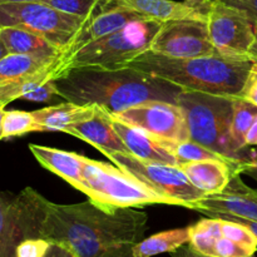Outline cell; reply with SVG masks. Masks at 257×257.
<instances>
[{"mask_svg":"<svg viewBox=\"0 0 257 257\" xmlns=\"http://www.w3.org/2000/svg\"><path fill=\"white\" fill-rule=\"evenodd\" d=\"M190 241L188 246L197 252L206 256H213L216 240L222 235L221 231V218L208 217L202 218L195 225L188 226Z\"/></svg>","mask_w":257,"mask_h":257,"instance_id":"cell-24","label":"cell"},{"mask_svg":"<svg viewBox=\"0 0 257 257\" xmlns=\"http://www.w3.org/2000/svg\"><path fill=\"white\" fill-rule=\"evenodd\" d=\"M246 145L250 146V147L257 146V117L253 120L250 130H248L247 135H246Z\"/></svg>","mask_w":257,"mask_h":257,"instance_id":"cell-38","label":"cell"},{"mask_svg":"<svg viewBox=\"0 0 257 257\" xmlns=\"http://www.w3.org/2000/svg\"><path fill=\"white\" fill-rule=\"evenodd\" d=\"M54 97H59L57 93V87H55V82L53 78L44 80L40 83L37 88L29 92L28 94L24 95L23 99L30 100V102H40V103H47L52 102Z\"/></svg>","mask_w":257,"mask_h":257,"instance_id":"cell-32","label":"cell"},{"mask_svg":"<svg viewBox=\"0 0 257 257\" xmlns=\"http://www.w3.org/2000/svg\"><path fill=\"white\" fill-rule=\"evenodd\" d=\"M64 133L89 143L104 156L110 152L128 153L127 147L113 128L110 113L98 105L93 117L69 125Z\"/></svg>","mask_w":257,"mask_h":257,"instance_id":"cell-16","label":"cell"},{"mask_svg":"<svg viewBox=\"0 0 257 257\" xmlns=\"http://www.w3.org/2000/svg\"><path fill=\"white\" fill-rule=\"evenodd\" d=\"M207 28L217 54L251 58L250 52L256 39L255 27L253 20L242 9L225 2L212 3L207 14Z\"/></svg>","mask_w":257,"mask_h":257,"instance_id":"cell-9","label":"cell"},{"mask_svg":"<svg viewBox=\"0 0 257 257\" xmlns=\"http://www.w3.org/2000/svg\"><path fill=\"white\" fill-rule=\"evenodd\" d=\"M257 117V107L241 97L233 98L232 122H231V137L240 150H247L246 135Z\"/></svg>","mask_w":257,"mask_h":257,"instance_id":"cell-25","label":"cell"},{"mask_svg":"<svg viewBox=\"0 0 257 257\" xmlns=\"http://www.w3.org/2000/svg\"><path fill=\"white\" fill-rule=\"evenodd\" d=\"M233 98L181 90L177 104L185 112L190 140L222 156L235 175H243L247 168L257 166V151L240 150L231 137Z\"/></svg>","mask_w":257,"mask_h":257,"instance_id":"cell-4","label":"cell"},{"mask_svg":"<svg viewBox=\"0 0 257 257\" xmlns=\"http://www.w3.org/2000/svg\"><path fill=\"white\" fill-rule=\"evenodd\" d=\"M78 191L108 208L171 205L172 201L155 192L117 166L82 156V181Z\"/></svg>","mask_w":257,"mask_h":257,"instance_id":"cell-6","label":"cell"},{"mask_svg":"<svg viewBox=\"0 0 257 257\" xmlns=\"http://www.w3.org/2000/svg\"><path fill=\"white\" fill-rule=\"evenodd\" d=\"M112 124L127 147L128 153L138 158H142V160L180 166L177 158L172 152V147L175 143L161 140L141 128L125 124V123L115 119L113 115Z\"/></svg>","mask_w":257,"mask_h":257,"instance_id":"cell-17","label":"cell"},{"mask_svg":"<svg viewBox=\"0 0 257 257\" xmlns=\"http://www.w3.org/2000/svg\"><path fill=\"white\" fill-rule=\"evenodd\" d=\"M22 241L12 200L0 193V257H17V247Z\"/></svg>","mask_w":257,"mask_h":257,"instance_id":"cell-23","label":"cell"},{"mask_svg":"<svg viewBox=\"0 0 257 257\" xmlns=\"http://www.w3.org/2000/svg\"><path fill=\"white\" fill-rule=\"evenodd\" d=\"M105 157L151 190L172 201L173 206L191 210L206 196L190 182L180 166L142 160L124 152H110Z\"/></svg>","mask_w":257,"mask_h":257,"instance_id":"cell-8","label":"cell"},{"mask_svg":"<svg viewBox=\"0 0 257 257\" xmlns=\"http://www.w3.org/2000/svg\"><path fill=\"white\" fill-rule=\"evenodd\" d=\"M185 2L193 3V4H201V3H207V2H203V0H185Z\"/></svg>","mask_w":257,"mask_h":257,"instance_id":"cell-44","label":"cell"},{"mask_svg":"<svg viewBox=\"0 0 257 257\" xmlns=\"http://www.w3.org/2000/svg\"><path fill=\"white\" fill-rule=\"evenodd\" d=\"M45 257H77L69 248H67L65 246L59 245V243H53L50 246L49 251L45 255Z\"/></svg>","mask_w":257,"mask_h":257,"instance_id":"cell-36","label":"cell"},{"mask_svg":"<svg viewBox=\"0 0 257 257\" xmlns=\"http://www.w3.org/2000/svg\"><path fill=\"white\" fill-rule=\"evenodd\" d=\"M89 17L70 14L42 2L0 3V28H18L40 35L62 54Z\"/></svg>","mask_w":257,"mask_h":257,"instance_id":"cell-7","label":"cell"},{"mask_svg":"<svg viewBox=\"0 0 257 257\" xmlns=\"http://www.w3.org/2000/svg\"><path fill=\"white\" fill-rule=\"evenodd\" d=\"M172 152L176 156V158H177L178 165L203 160H221L226 162V160L222 156H220L218 153L211 151L210 148L205 147V146L200 145V143L195 142L192 140L185 141V142L181 143H175L172 147Z\"/></svg>","mask_w":257,"mask_h":257,"instance_id":"cell-27","label":"cell"},{"mask_svg":"<svg viewBox=\"0 0 257 257\" xmlns=\"http://www.w3.org/2000/svg\"><path fill=\"white\" fill-rule=\"evenodd\" d=\"M232 7L242 9L248 14V17L257 22V0H222Z\"/></svg>","mask_w":257,"mask_h":257,"instance_id":"cell-34","label":"cell"},{"mask_svg":"<svg viewBox=\"0 0 257 257\" xmlns=\"http://www.w3.org/2000/svg\"><path fill=\"white\" fill-rule=\"evenodd\" d=\"M220 218L221 231H222V235L225 237L257 251V237L250 228L246 227L242 223L236 222V221L227 220V218L222 217Z\"/></svg>","mask_w":257,"mask_h":257,"instance_id":"cell-29","label":"cell"},{"mask_svg":"<svg viewBox=\"0 0 257 257\" xmlns=\"http://www.w3.org/2000/svg\"><path fill=\"white\" fill-rule=\"evenodd\" d=\"M208 217H222V218H227V220H232L236 221V222H240L242 225H245L246 227L250 228L255 236L257 237V221H252V220H247V218H242V217H235V216H230V215H217V213H211V215H207Z\"/></svg>","mask_w":257,"mask_h":257,"instance_id":"cell-35","label":"cell"},{"mask_svg":"<svg viewBox=\"0 0 257 257\" xmlns=\"http://www.w3.org/2000/svg\"><path fill=\"white\" fill-rule=\"evenodd\" d=\"M190 182L206 196L223 192L235 175L228 163L221 160L193 161L180 165Z\"/></svg>","mask_w":257,"mask_h":257,"instance_id":"cell-18","label":"cell"},{"mask_svg":"<svg viewBox=\"0 0 257 257\" xmlns=\"http://www.w3.org/2000/svg\"><path fill=\"white\" fill-rule=\"evenodd\" d=\"M52 242L44 238H27L17 247V257H45Z\"/></svg>","mask_w":257,"mask_h":257,"instance_id":"cell-31","label":"cell"},{"mask_svg":"<svg viewBox=\"0 0 257 257\" xmlns=\"http://www.w3.org/2000/svg\"><path fill=\"white\" fill-rule=\"evenodd\" d=\"M162 23L152 19H137L120 29L80 48L60 63L53 73V79L69 68L92 67L118 69L142 53L150 50Z\"/></svg>","mask_w":257,"mask_h":257,"instance_id":"cell-5","label":"cell"},{"mask_svg":"<svg viewBox=\"0 0 257 257\" xmlns=\"http://www.w3.org/2000/svg\"><path fill=\"white\" fill-rule=\"evenodd\" d=\"M251 58L215 54L198 58H170L152 50L142 53L124 67L135 68L178 85L182 90L241 97L250 70Z\"/></svg>","mask_w":257,"mask_h":257,"instance_id":"cell-3","label":"cell"},{"mask_svg":"<svg viewBox=\"0 0 257 257\" xmlns=\"http://www.w3.org/2000/svg\"><path fill=\"white\" fill-rule=\"evenodd\" d=\"M171 256L172 257H212V256L202 255V253L197 252V251H195L193 248H191L188 245H185L182 246V247L178 248V250H176L175 252L171 253Z\"/></svg>","mask_w":257,"mask_h":257,"instance_id":"cell-37","label":"cell"},{"mask_svg":"<svg viewBox=\"0 0 257 257\" xmlns=\"http://www.w3.org/2000/svg\"><path fill=\"white\" fill-rule=\"evenodd\" d=\"M97 105H80L72 102L33 110L38 124V132H64L69 125L93 117Z\"/></svg>","mask_w":257,"mask_h":257,"instance_id":"cell-20","label":"cell"},{"mask_svg":"<svg viewBox=\"0 0 257 257\" xmlns=\"http://www.w3.org/2000/svg\"><path fill=\"white\" fill-rule=\"evenodd\" d=\"M45 4H49L63 12L80 17H93L103 12L110 0H44Z\"/></svg>","mask_w":257,"mask_h":257,"instance_id":"cell-28","label":"cell"},{"mask_svg":"<svg viewBox=\"0 0 257 257\" xmlns=\"http://www.w3.org/2000/svg\"><path fill=\"white\" fill-rule=\"evenodd\" d=\"M0 38L9 54L32 55L37 58L62 57V50L40 35L18 28H0Z\"/></svg>","mask_w":257,"mask_h":257,"instance_id":"cell-21","label":"cell"},{"mask_svg":"<svg viewBox=\"0 0 257 257\" xmlns=\"http://www.w3.org/2000/svg\"><path fill=\"white\" fill-rule=\"evenodd\" d=\"M137 19H146V18L137 14L136 12L120 7L109 8V9H105L93 15V17H89L84 27L79 30L77 37L74 38L72 44L63 52L62 57H60V63L72 57L84 45L89 44L99 38L105 37Z\"/></svg>","mask_w":257,"mask_h":257,"instance_id":"cell-15","label":"cell"},{"mask_svg":"<svg viewBox=\"0 0 257 257\" xmlns=\"http://www.w3.org/2000/svg\"><path fill=\"white\" fill-rule=\"evenodd\" d=\"M188 227L163 231L140 241L133 246L132 253L135 257H152L165 252L172 253L182 246L188 245Z\"/></svg>","mask_w":257,"mask_h":257,"instance_id":"cell-22","label":"cell"},{"mask_svg":"<svg viewBox=\"0 0 257 257\" xmlns=\"http://www.w3.org/2000/svg\"><path fill=\"white\" fill-rule=\"evenodd\" d=\"M30 132H38V124L32 112L5 110L3 118V140L22 137Z\"/></svg>","mask_w":257,"mask_h":257,"instance_id":"cell-26","label":"cell"},{"mask_svg":"<svg viewBox=\"0 0 257 257\" xmlns=\"http://www.w3.org/2000/svg\"><path fill=\"white\" fill-rule=\"evenodd\" d=\"M60 57L37 58L32 55L8 54L0 60V107L24 98L40 83L53 77Z\"/></svg>","mask_w":257,"mask_h":257,"instance_id":"cell-11","label":"cell"},{"mask_svg":"<svg viewBox=\"0 0 257 257\" xmlns=\"http://www.w3.org/2000/svg\"><path fill=\"white\" fill-rule=\"evenodd\" d=\"M241 98L248 100L257 107V62L251 68Z\"/></svg>","mask_w":257,"mask_h":257,"instance_id":"cell-33","label":"cell"},{"mask_svg":"<svg viewBox=\"0 0 257 257\" xmlns=\"http://www.w3.org/2000/svg\"><path fill=\"white\" fill-rule=\"evenodd\" d=\"M10 2H44V0H0V3H10Z\"/></svg>","mask_w":257,"mask_h":257,"instance_id":"cell-43","label":"cell"},{"mask_svg":"<svg viewBox=\"0 0 257 257\" xmlns=\"http://www.w3.org/2000/svg\"><path fill=\"white\" fill-rule=\"evenodd\" d=\"M5 109L3 107H0V141L3 140V118H4Z\"/></svg>","mask_w":257,"mask_h":257,"instance_id":"cell-42","label":"cell"},{"mask_svg":"<svg viewBox=\"0 0 257 257\" xmlns=\"http://www.w3.org/2000/svg\"><path fill=\"white\" fill-rule=\"evenodd\" d=\"M125 257H135V256H133V253H130V255H127Z\"/></svg>","mask_w":257,"mask_h":257,"instance_id":"cell-46","label":"cell"},{"mask_svg":"<svg viewBox=\"0 0 257 257\" xmlns=\"http://www.w3.org/2000/svg\"><path fill=\"white\" fill-rule=\"evenodd\" d=\"M253 27H255V37H256V39H255V44H253L252 49H251V52H250V57L252 58V59L255 60V62H257V22H255V20H253Z\"/></svg>","mask_w":257,"mask_h":257,"instance_id":"cell-39","label":"cell"},{"mask_svg":"<svg viewBox=\"0 0 257 257\" xmlns=\"http://www.w3.org/2000/svg\"><path fill=\"white\" fill-rule=\"evenodd\" d=\"M29 151L40 166L78 190L82 181V155L30 143Z\"/></svg>","mask_w":257,"mask_h":257,"instance_id":"cell-19","label":"cell"},{"mask_svg":"<svg viewBox=\"0 0 257 257\" xmlns=\"http://www.w3.org/2000/svg\"><path fill=\"white\" fill-rule=\"evenodd\" d=\"M9 54V52H8L7 47H5L4 42L2 40V38H0V60L3 59V58H5L7 55Z\"/></svg>","mask_w":257,"mask_h":257,"instance_id":"cell-41","label":"cell"},{"mask_svg":"<svg viewBox=\"0 0 257 257\" xmlns=\"http://www.w3.org/2000/svg\"><path fill=\"white\" fill-rule=\"evenodd\" d=\"M256 251L248 248L241 243L235 242L230 238L221 235L216 240L215 248H213V256L215 257H252Z\"/></svg>","mask_w":257,"mask_h":257,"instance_id":"cell-30","label":"cell"},{"mask_svg":"<svg viewBox=\"0 0 257 257\" xmlns=\"http://www.w3.org/2000/svg\"><path fill=\"white\" fill-rule=\"evenodd\" d=\"M211 4L212 3L193 4L176 0H110L105 9L114 7L125 8L142 15L146 19L157 20L161 23L181 19H197L207 22Z\"/></svg>","mask_w":257,"mask_h":257,"instance_id":"cell-14","label":"cell"},{"mask_svg":"<svg viewBox=\"0 0 257 257\" xmlns=\"http://www.w3.org/2000/svg\"><path fill=\"white\" fill-rule=\"evenodd\" d=\"M112 115L125 124L141 128L168 142L181 143L190 140L185 112L175 103L147 100Z\"/></svg>","mask_w":257,"mask_h":257,"instance_id":"cell-10","label":"cell"},{"mask_svg":"<svg viewBox=\"0 0 257 257\" xmlns=\"http://www.w3.org/2000/svg\"><path fill=\"white\" fill-rule=\"evenodd\" d=\"M203 2H207V3H216V2H222V0H203Z\"/></svg>","mask_w":257,"mask_h":257,"instance_id":"cell-45","label":"cell"},{"mask_svg":"<svg viewBox=\"0 0 257 257\" xmlns=\"http://www.w3.org/2000/svg\"><path fill=\"white\" fill-rule=\"evenodd\" d=\"M150 50L170 58H198L217 54L210 40L207 22L197 19L162 23Z\"/></svg>","mask_w":257,"mask_h":257,"instance_id":"cell-12","label":"cell"},{"mask_svg":"<svg viewBox=\"0 0 257 257\" xmlns=\"http://www.w3.org/2000/svg\"><path fill=\"white\" fill-rule=\"evenodd\" d=\"M191 210L206 216L217 213L257 221V190L246 185L241 175H233L223 192L205 196Z\"/></svg>","mask_w":257,"mask_h":257,"instance_id":"cell-13","label":"cell"},{"mask_svg":"<svg viewBox=\"0 0 257 257\" xmlns=\"http://www.w3.org/2000/svg\"><path fill=\"white\" fill-rule=\"evenodd\" d=\"M23 240L44 238L77 257H125L145 238L148 216L136 207L108 208L88 200L58 205L27 187L12 198Z\"/></svg>","mask_w":257,"mask_h":257,"instance_id":"cell-1","label":"cell"},{"mask_svg":"<svg viewBox=\"0 0 257 257\" xmlns=\"http://www.w3.org/2000/svg\"><path fill=\"white\" fill-rule=\"evenodd\" d=\"M243 175L250 176V177H252L253 180H255L256 182H257V166H253V167L247 168V170H246L245 172H243Z\"/></svg>","mask_w":257,"mask_h":257,"instance_id":"cell-40","label":"cell"},{"mask_svg":"<svg viewBox=\"0 0 257 257\" xmlns=\"http://www.w3.org/2000/svg\"><path fill=\"white\" fill-rule=\"evenodd\" d=\"M57 93L68 102L94 104L110 114L147 100L177 104L181 88L135 68H69L54 79Z\"/></svg>","mask_w":257,"mask_h":257,"instance_id":"cell-2","label":"cell"}]
</instances>
